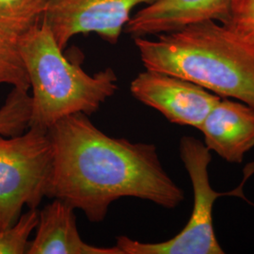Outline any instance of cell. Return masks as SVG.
Returning <instances> with one entry per match:
<instances>
[{
	"mask_svg": "<svg viewBox=\"0 0 254 254\" xmlns=\"http://www.w3.org/2000/svg\"><path fill=\"white\" fill-rule=\"evenodd\" d=\"M47 130L53 147L47 198L81 210L91 222L103 221L112 202L122 198L167 209L185 199L154 144L108 136L84 113L66 116Z\"/></svg>",
	"mask_w": 254,
	"mask_h": 254,
	"instance_id": "6da1fadb",
	"label": "cell"
},
{
	"mask_svg": "<svg viewBox=\"0 0 254 254\" xmlns=\"http://www.w3.org/2000/svg\"><path fill=\"white\" fill-rule=\"evenodd\" d=\"M135 45L146 70L195 83L254 108V46L225 24L200 22L156 40L136 37Z\"/></svg>",
	"mask_w": 254,
	"mask_h": 254,
	"instance_id": "7a4b0ae2",
	"label": "cell"
},
{
	"mask_svg": "<svg viewBox=\"0 0 254 254\" xmlns=\"http://www.w3.org/2000/svg\"><path fill=\"white\" fill-rule=\"evenodd\" d=\"M0 84L28 91L30 82L18 40L0 33Z\"/></svg>",
	"mask_w": 254,
	"mask_h": 254,
	"instance_id": "7c38bea8",
	"label": "cell"
},
{
	"mask_svg": "<svg viewBox=\"0 0 254 254\" xmlns=\"http://www.w3.org/2000/svg\"><path fill=\"white\" fill-rule=\"evenodd\" d=\"M225 25L254 46V0H232Z\"/></svg>",
	"mask_w": 254,
	"mask_h": 254,
	"instance_id": "9a60e30c",
	"label": "cell"
},
{
	"mask_svg": "<svg viewBox=\"0 0 254 254\" xmlns=\"http://www.w3.org/2000/svg\"><path fill=\"white\" fill-rule=\"evenodd\" d=\"M18 46L32 89L29 127L48 129L72 114L90 116L118 90L111 68L89 74L69 61L43 21L19 38Z\"/></svg>",
	"mask_w": 254,
	"mask_h": 254,
	"instance_id": "3957f363",
	"label": "cell"
},
{
	"mask_svg": "<svg viewBox=\"0 0 254 254\" xmlns=\"http://www.w3.org/2000/svg\"><path fill=\"white\" fill-rule=\"evenodd\" d=\"M130 91L136 100L160 112L170 123L198 130L221 98L195 83L149 70L136 75Z\"/></svg>",
	"mask_w": 254,
	"mask_h": 254,
	"instance_id": "52a82bcc",
	"label": "cell"
},
{
	"mask_svg": "<svg viewBox=\"0 0 254 254\" xmlns=\"http://www.w3.org/2000/svg\"><path fill=\"white\" fill-rule=\"evenodd\" d=\"M232 0H154L125 27L134 38L163 34L205 21L227 23Z\"/></svg>",
	"mask_w": 254,
	"mask_h": 254,
	"instance_id": "ba28073f",
	"label": "cell"
},
{
	"mask_svg": "<svg viewBox=\"0 0 254 254\" xmlns=\"http://www.w3.org/2000/svg\"><path fill=\"white\" fill-rule=\"evenodd\" d=\"M53 147L48 130L29 127L0 136V231L14 225L23 207L37 208L48 196Z\"/></svg>",
	"mask_w": 254,
	"mask_h": 254,
	"instance_id": "5b68a950",
	"label": "cell"
},
{
	"mask_svg": "<svg viewBox=\"0 0 254 254\" xmlns=\"http://www.w3.org/2000/svg\"><path fill=\"white\" fill-rule=\"evenodd\" d=\"M182 162L190 178L193 207L190 218L181 232L171 239L157 243H144L127 236H117L116 246L123 254H223L213 225V207L218 198L236 196L249 201L243 186L254 173V163L246 167L245 177L232 191L215 190L209 179L212 154L203 141L191 136H182L179 143Z\"/></svg>",
	"mask_w": 254,
	"mask_h": 254,
	"instance_id": "277c9868",
	"label": "cell"
},
{
	"mask_svg": "<svg viewBox=\"0 0 254 254\" xmlns=\"http://www.w3.org/2000/svg\"><path fill=\"white\" fill-rule=\"evenodd\" d=\"M209 151L229 163H242L254 148V108L243 102L220 98L199 128Z\"/></svg>",
	"mask_w": 254,
	"mask_h": 254,
	"instance_id": "9c48e42d",
	"label": "cell"
},
{
	"mask_svg": "<svg viewBox=\"0 0 254 254\" xmlns=\"http://www.w3.org/2000/svg\"><path fill=\"white\" fill-rule=\"evenodd\" d=\"M154 0H47L42 21L64 50L78 34L96 33L116 44L132 10Z\"/></svg>",
	"mask_w": 254,
	"mask_h": 254,
	"instance_id": "8992f818",
	"label": "cell"
},
{
	"mask_svg": "<svg viewBox=\"0 0 254 254\" xmlns=\"http://www.w3.org/2000/svg\"><path fill=\"white\" fill-rule=\"evenodd\" d=\"M47 0H0V33L18 40L44 16Z\"/></svg>",
	"mask_w": 254,
	"mask_h": 254,
	"instance_id": "8fae6325",
	"label": "cell"
},
{
	"mask_svg": "<svg viewBox=\"0 0 254 254\" xmlns=\"http://www.w3.org/2000/svg\"><path fill=\"white\" fill-rule=\"evenodd\" d=\"M39 212L36 208L21 215L11 227L0 231V254H27L29 236L36 229Z\"/></svg>",
	"mask_w": 254,
	"mask_h": 254,
	"instance_id": "5bb4252c",
	"label": "cell"
},
{
	"mask_svg": "<svg viewBox=\"0 0 254 254\" xmlns=\"http://www.w3.org/2000/svg\"><path fill=\"white\" fill-rule=\"evenodd\" d=\"M75 209L55 199L39 213L36 236L27 254H123L117 246L105 248L82 240L76 227Z\"/></svg>",
	"mask_w": 254,
	"mask_h": 254,
	"instance_id": "30bf717a",
	"label": "cell"
},
{
	"mask_svg": "<svg viewBox=\"0 0 254 254\" xmlns=\"http://www.w3.org/2000/svg\"><path fill=\"white\" fill-rule=\"evenodd\" d=\"M31 96L28 91L12 89L0 109V136H13L29 127Z\"/></svg>",
	"mask_w": 254,
	"mask_h": 254,
	"instance_id": "4fadbf2b",
	"label": "cell"
}]
</instances>
